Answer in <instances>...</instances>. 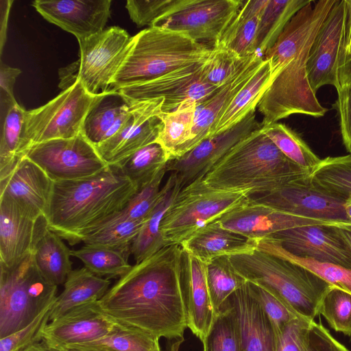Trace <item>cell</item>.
<instances>
[{"instance_id": "obj_1", "label": "cell", "mask_w": 351, "mask_h": 351, "mask_svg": "<svg viewBox=\"0 0 351 351\" xmlns=\"http://www.w3.org/2000/svg\"><path fill=\"white\" fill-rule=\"evenodd\" d=\"M182 247L167 245L132 265L99 300L102 311L119 324L158 338L184 337L187 328L180 285Z\"/></svg>"}, {"instance_id": "obj_2", "label": "cell", "mask_w": 351, "mask_h": 351, "mask_svg": "<svg viewBox=\"0 0 351 351\" xmlns=\"http://www.w3.org/2000/svg\"><path fill=\"white\" fill-rule=\"evenodd\" d=\"M336 1L311 0L264 56L269 63L271 81L257 106L263 115L261 126L293 114L319 118L328 111L311 86L307 62L313 43Z\"/></svg>"}, {"instance_id": "obj_3", "label": "cell", "mask_w": 351, "mask_h": 351, "mask_svg": "<svg viewBox=\"0 0 351 351\" xmlns=\"http://www.w3.org/2000/svg\"><path fill=\"white\" fill-rule=\"evenodd\" d=\"M136 191L114 165L92 177L55 181L46 215L48 228L74 245L123 210Z\"/></svg>"}, {"instance_id": "obj_4", "label": "cell", "mask_w": 351, "mask_h": 351, "mask_svg": "<svg viewBox=\"0 0 351 351\" xmlns=\"http://www.w3.org/2000/svg\"><path fill=\"white\" fill-rule=\"evenodd\" d=\"M309 175L288 159L260 128L236 144L203 181L214 189L251 195L274 191Z\"/></svg>"}, {"instance_id": "obj_5", "label": "cell", "mask_w": 351, "mask_h": 351, "mask_svg": "<svg viewBox=\"0 0 351 351\" xmlns=\"http://www.w3.org/2000/svg\"><path fill=\"white\" fill-rule=\"evenodd\" d=\"M236 271L280 299L298 315L314 320L331 286L304 267L258 248L229 256Z\"/></svg>"}, {"instance_id": "obj_6", "label": "cell", "mask_w": 351, "mask_h": 351, "mask_svg": "<svg viewBox=\"0 0 351 351\" xmlns=\"http://www.w3.org/2000/svg\"><path fill=\"white\" fill-rule=\"evenodd\" d=\"M212 47L179 32L149 27L134 36L133 46L110 90L146 82L182 66L204 62Z\"/></svg>"}, {"instance_id": "obj_7", "label": "cell", "mask_w": 351, "mask_h": 351, "mask_svg": "<svg viewBox=\"0 0 351 351\" xmlns=\"http://www.w3.org/2000/svg\"><path fill=\"white\" fill-rule=\"evenodd\" d=\"M0 339L29 324L50 306L58 286L40 271L33 252L11 266L0 264Z\"/></svg>"}, {"instance_id": "obj_8", "label": "cell", "mask_w": 351, "mask_h": 351, "mask_svg": "<svg viewBox=\"0 0 351 351\" xmlns=\"http://www.w3.org/2000/svg\"><path fill=\"white\" fill-rule=\"evenodd\" d=\"M249 202L245 192L212 189L197 180L181 189L162 221L166 245L181 243L199 229Z\"/></svg>"}, {"instance_id": "obj_9", "label": "cell", "mask_w": 351, "mask_h": 351, "mask_svg": "<svg viewBox=\"0 0 351 351\" xmlns=\"http://www.w3.org/2000/svg\"><path fill=\"white\" fill-rule=\"evenodd\" d=\"M104 93H89L77 79L73 85L63 90L47 104L26 110L19 148L20 158L34 144L73 138L82 134L87 114Z\"/></svg>"}, {"instance_id": "obj_10", "label": "cell", "mask_w": 351, "mask_h": 351, "mask_svg": "<svg viewBox=\"0 0 351 351\" xmlns=\"http://www.w3.org/2000/svg\"><path fill=\"white\" fill-rule=\"evenodd\" d=\"M78 43L77 80L92 95L110 91L112 82L133 46L134 36L112 26Z\"/></svg>"}, {"instance_id": "obj_11", "label": "cell", "mask_w": 351, "mask_h": 351, "mask_svg": "<svg viewBox=\"0 0 351 351\" xmlns=\"http://www.w3.org/2000/svg\"><path fill=\"white\" fill-rule=\"evenodd\" d=\"M240 0H179L151 27L181 33L195 42L213 45L233 21Z\"/></svg>"}, {"instance_id": "obj_12", "label": "cell", "mask_w": 351, "mask_h": 351, "mask_svg": "<svg viewBox=\"0 0 351 351\" xmlns=\"http://www.w3.org/2000/svg\"><path fill=\"white\" fill-rule=\"evenodd\" d=\"M23 156L38 165L53 182L92 177L109 167L82 133L73 138L34 144Z\"/></svg>"}, {"instance_id": "obj_13", "label": "cell", "mask_w": 351, "mask_h": 351, "mask_svg": "<svg viewBox=\"0 0 351 351\" xmlns=\"http://www.w3.org/2000/svg\"><path fill=\"white\" fill-rule=\"evenodd\" d=\"M249 201L302 217L351 225L343 207L346 199L316 186L309 176L268 193L249 195Z\"/></svg>"}, {"instance_id": "obj_14", "label": "cell", "mask_w": 351, "mask_h": 351, "mask_svg": "<svg viewBox=\"0 0 351 351\" xmlns=\"http://www.w3.org/2000/svg\"><path fill=\"white\" fill-rule=\"evenodd\" d=\"M204 62L182 66L160 77L124 87L118 91L128 104L163 100L162 112H172L187 102L194 103L197 106L219 88L201 80Z\"/></svg>"}, {"instance_id": "obj_15", "label": "cell", "mask_w": 351, "mask_h": 351, "mask_svg": "<svg viewBox=\"0 0 351 351\" xmlns=\"http://www.w3.org/2000/svg\"><path fill=\"white\" fill-rule=\"evenodd\" d=\"M255 111L250 112L232 128L204 140L185 154L167 162V171L176 175L182 189L197 180H203L236 144L261 128Z\"/></svg>"}, {"instance_id": "obj_16", "label": "cell", "mask_w": 351, "mask_h": 351, "mask_svg": "<svg viewBox=\"0 0 351 351\" xmlns=\"http://www.w3.org/2000/svg\"><path fill=\"white\" fill-rule=\"evenodd\" d=\"M163 100L129 103L130 113L119 131L97 146L108 165H114L139 149L155 143L162 128Z\"/></svg>"}, {"instance_id": "obj_17", "label": "cell", "mask_w": 351, "mask_h": 351, "mask_svg": "<svg viewBox=\"0 0 351 351\" xmlns=\"http://www.w3.org/2000/svg\"><path fill=\"white\" fill-rule=\"evenodd\" d=\"M119 326L102 311L97 301L49 322L43 330L42 341L49 348L60 351L106 336Z\"/></svg>"}, {"instance_id": "obj_18", "label": "cell", "mask_w": 351, "mask_h": 351, "mask_svg": "<svg viewBox=\"0 0 351 351\" xmlns=\"http://www.w3.org/2000/svg\"><path fill=\"white\" fill-rule=\"evenodd\" d=\"M267 239L277 241L289 253L351 269V248L335 226H306L275 233Z\"/></svg>"}, {"instance_id": "obj_19", "label": "cell", "mask_w": 351, "mask_h": 351, "mask_svg": "<svg viewBox=\"0 0 351 351\" xmlns=\"http://www.w3.org/2000/svg\"><path fill=\"white\" fill-rule=\"evenodd\" d=\"M53 184L38 165L23 156L0 178V197L10 199L32 218L46 217Z\"/></svg>"}, {"instance_id": "obj_20", "label": "cell", "mask_w": 351, "mask_h": 351, "mask_svg": "<svg viewBox=\"0 0 351 351\" xmlns=\"http://www.w3.org/2000/svg\"><path fill=\"white\" fill-rule=\"evenodd\" d=\"M217 221L223 228L256 241L280 231L300 226H346L337 222L286 213L250 201L226 213Z\"/></svg>"}, {"instance_id": "obj_21", "label": "cell", "mask_w": 351, "mask_h": 351, "mask_svg": "<svg viewBox=\"0 0 351 351\" xmlns=\"http://www.w3.org/2000/svg\"><path fill=\"white\" fill-rule=\"evenodd\" d=\"M33 7L47 21L78 41L102 32L110 16V0H36Z\"/></svg>"}, {"instance_id": "obj_22", "label": "cell", "mask_w": 351, "mask_h": 351, "mask_svg": "<svg viewBox=\"0 0 351 351\" xmlns=\"http://www.w3.org/2000/svg\"><path fill=\"white\" fill-rule=\"evenodd\" d=\"M345 17V1L337 0L311 46L307 62L311 86L316 94L322 86L341 87L338 57Z\"/></svg>"}, {"instance_id": "obj_23", "label": "cell", "mask_w": 351, "mask_h": 351, "mask_svg": "<svg viewBox=\"0 0 351 351\" xmlns=\"http://www.w3.org/2000/svg\"><path fill=\"white\" fill-rule=\"evenodd\" d=\"M180 285L186 324L203 341L215 318L206 280V264L182 248Z\"/></svg>"}, {"instance_id": "obj_24", "label": "cell", "mask_w": 351, "mask_h": 351, "mask_svg": "<svg viewBox=\"0 0 351 351\" xmlns=\"http://www.w3.org/2000/svg\"><path fill=\"white\" fill-rule=\"evenodd\" d=\"M45 217L34 219L0 197V264L11 266L32 252Z\"/></svg>"}, {"instance_id": "obj_25", "label": "cell", "mask_w": 351, "mask_h": 351, "mask_svg": "<svg viewBox=\"0 0 351 351\" xmlns=\"http://www.w3.org/2000/svg\"><path fill=\"white\" fill-rule=\"evenodd\" d=\"M229 300L236 310L239 322L241 351H276L277 334L251 293L247 282Z\"/></svg>"}, {"instance_id": "obj_26", "label": "cell", "mask_w": 351, "mask_h": 351, "mask_svg": "<svg viewBox=\"0 0 351 351\" xmlns=\"http://www.w3.org/2000/svg\"><path fill=\"white\" fill-rule=\"evenodd\" d=\"M258 241L228 230L216 220L199 229L181 243L182 249L207 264L223 256L249 253Z\"/></svg>"}, {"instance_id": "obj_27", "label": "cell", "mask_w": 351, "mask_h": 351, "mask_svg": "<svg viewBox=\"0 0 351 351\" xmlns=\"http://www.w3.org/2000/svg\"><path fill=\"white\" fill-rule=\"evenodd\" d=\"M263 61L264 57L258 54L231 80L196 106L192 136L187 147V152L208 138L217 119L237 93L252 77Z\"/></svg>"}, {"instance_id": "obj_28", "label": "cell", "mask_w": 351, "mask_h": 351, "mask_svg": "<svg viewBox=\"0 0 351 351\" xmlns=\"http://www.w3.org/2000/svg\"><path fill=\"white\" fill-rule=\"evenodd\" d=\"M111 281L99 277L85 267L73 269L62 293L51 308L49 322L56 320L82 305L101 300L110 289Z\"/></svg>"}, {"instance_id": "obj_29", "label": "cell", "mask_w": 351, "mask_h": 351, "mask_svg": "<svg viewBox=\"0 0 351 351\" xmlns=\"http://www.w3.org/2000/svg\"><path fill=\"white\" fill-rule=\"evenodd\" d=\"M181 189L176 175L171 173L161 188L155 206L132 244L131 255L133 256L135 263L141 262L166 245L160 232L162 221Z\"/></svg>"}, {"instance_id": "obj_30", "label": "cell", "mask_w": 351, "mask_h": 351, "mask_svg": "<svg viewBox=\"0 0 351 351\" xmlns=\"http://www.w3.org/2000/svg\"><path fill=\"white\" fill-rule=\"evenodd\" d=\"M270 81L269 63L264 59L252 77L237 93L217 119L208 138L232 128L243 120L250 112L256 110Z\"/></svg>"}, {"instance_id": "obj_31", "label": "cell", "mask_w": 351, "mask_h": 351, "mask_svg": "<svg viewBox=\"0 0 351 351\" xmlns=\"http://www.w3.org/2000/svg\"><path fill=\"white\" fill-rule=\"evenodd\" d=\"M32 252L41 274L56 286L64 285L73 270L71 250L60 237L49 229L47 222L38 234Z\"/></svg>"}, {"instance_id": "obj_32", "label": "cell", "mask_w": 351, "mask_h": 351, "mask_svg": "<svg viewBox=\"0 0 351 351\" xmlns=\"http://www.w3.org/2000/svg\"><path fill=\"white\" fill-rule=\"evenodd\" d=\"M196 106L194 103H184L176 110L162 112L158 116L162 121V128L156 142L166 151L169 160L180 157L187 152Z\"/></svg>"}, {"instance_id": "obj_33", "label": "cell", "mask_w": 351, "mask_h": 351, "mask_svg": "<svg viewBox=\"0 0 351 351\" xmlns=\"http://www.w3.org/2000/svg\"><path fill=\"white\" fill-rule=\"evenodd\" d=\"M145 221L132 219L122 210L86 234L82 242L119 250L131 255L132 244Z\"/></svg>"}, {"instance_id": "obj_34", "label": "cell", "mask_w": 351, "mask_h": 351, "mask_svg": "<svg viewBox=\"0 0 351 351\" xmlns=\"http://www.w3.org/2000/svg\"><path fill=\"white\" fill-rule=\"evenodd\" d=\"M130 106L119 91L102 95L92 107L84 123L82 134L95 147L106 141L119 117Z\"/></svg>"}, {"instance_id": "obj_35", "label": "cell", "mask_w": 351, "mask_h": 351, "mask_svg": "<svg viewBox=\"0 0 351 351\" xmlns=\"http://www.w3.org/2000/svg\"><path fill=\"white\" fill-rule=\"evenodd\" d=\"M159 338L142 330L119 324L112 332L65 350L88 351H161Z\"/></svg>"}, {"instance_id": "obj_36", "label": "cell", "mask_w": 351, "mask_h": 351, "mask_svg": "<svg viewBox=\"0 0 351 351\" xmlns=\"http://www.w3.org/2000/svg\"><path fill=\"white\" fill-rule=\"evenodd\" d=\"M311 0H269L260 17L257 33L258 53L264 57L276 43L292 17Z\"/></svg>"}, {"instance_id": "obj_37", "label": "cell", "mask_w": 351, "mask_h": 351, "mask_svg": "<svg viewBox=\"0 0 351 351\" xmlns=\"http://www.w3.org/2000/svg\"><path fill=\"white\" fill-rule=\"evenodd\" d=\"M257 248L296 263L317 275L329 285L351 293L350 269L311 258L295 256L285 250L277 241L271 239L258 241Z\"/></svg>"}, {"instance_id": "obj_38", "label": "cell", "mask_w": 351, "mask_h": 351, "mask_svg": "<svg viewBox=\"0 0 351 351\" xmlns=\"http://www.w3.org/2000/svg\"><path fill=\"white\" fill-rule=\"evenodd\" d=\"M71 254L94 274L108 279L120 278L132 267L128 262L130 254L110 247L84 245L71 250Z\"/></svg>"}, {"instance_id": "obj_39", "label": "cell", "mask_w": 351, "mask_h": 351, "mask_svg": "<svg viewBox=\"0 0 351 351\" xmlns=\"http://www.w3.org/2000/svg\"><path fill=\"white\" fill-rule=\"evenodd\" d=\"M263 132L278 149L299 167L311 173L321 159L302 138L287 125L274 122L261 126Z\"/></svg>"}, {"instance_id": "obj_40", "label": "cell", "mask_w": 351, "mask_h": 351, "mask_svg": "<svg viewBox=\"0 0 351 351\" xmlns=\"http://www.w3.org/2000/svg\"><path fill=\"white\" fill-rule=\"evenodd\" d=\"M169 157L155 142L132 154L114 166L138 188L150 181L167 166Z\"/></svg>"}, {"instance_id": "obj_41", "label": "cell", "mask_w": 351, "mask_h": 351, "mask_svg": "<svg viewBox=\"0 0 351 351\" xmlns=\"http://www.w3.org/2000/svg\"><path fill=\"white\" fill-rule=\"evenodd\" d=\"M206 280L215 314L223 308L230 297L247 282L234 268L228 256L215 258L206 264Z\"/></svg>"}, {"instance_id": "obj_42", "label": "cell", "mask_w": 351, "mask_h": 351, "mask_svg": "<svg viewBox=\"0 0 351 351\" xmlns=\"http://www.w3.org/2000/svg\"><path fill=\"white\" fill-rule=\"evenodd\" d=\"M309 177L316 186L346 199L351 195V155L321 159Z\"/></svg>"}, {"instance_id": "obj_43", "label": "cell", "mask_w": 351, "mask_h": 351, "mask_svg": "<svg viewBox=\"0 0 351 351\" xmlns=\"http://www.w3.org/2000/svg\"><path fill=\"white\" fill-rule=\"evenodd\" d=\"M202 342L203 351H241L239 322L236 310L229 300L215 314L211 327Z\"/></svg>"}, {"instance_id": "obj_44", "label": "cell", "mask_w": 351, "mask_h": 351, "mask_svg": "<svg viewBox=\"0 0 351 351\" xmlns=\"http://www.w3.org/2000/svg\"><path fill=\"white\" fill-rule=\"evenodd\" d=\"M258 54L242 58L229 49L214 45L210 54L202 65L201 80L219 88L231 80Z\"/></svg>"}, {"instance_id": "obj_45", "label": "cell", "mask_w": 351, "mask_h": 351, "mask_svg": "<svg viewBox=\"0 0 351 351\" xmlns=\"http://www.w3.org/2000/svg\"><path fill=\"white\" fill-rule=\"evenodd\" d=\"M25 110L18 103L2 116L0 141V178L7 174L21 158L19 148Z\"/></svg>"}, {"instance_id": "obj_46", "label": "cell", "mask_w": 351, "mask_h": 351, "mask_svg": "<svg viewBox=\"0 0 351 351\" xmlns=\"http://www.w3.org/2000/svg\"><path fill=\"white\" fill-rule=\"evenodd\" d=\"M326 319L335 331L351 337V293L337 287L330 286L323 295L318 315Z\"/></svg>"}, {"instance_id": "obj_47", "label": "cell", "mask_w": 351, "mask_h": 351, "mask_svg": "<svg viewBox=\"0 0 351 351\" xmlns=\"http://www.w3.org/2000/svg\"><path fill=\"white\" fill-rule=\"evenodd\" d=\"M259 20L260 17L244 21L234 19L219 41L214 45L229 49L242 58L258 53L257 33Z\"/></svg>"}, {"instance_id": "obj_48", "label": "cell", "mask_w": 351, "mask_h": 351, "mask_svg": "<svg viewBox=\"0 0 351 351\" xmlns=\"http://www.w3.org/2000/svg\"><path fill=\"white\" fill-rule=\"evenodd\" d=\"M247 285L251 293L269 318L278 337L288 323L301 317L267 290L250 282H247Z\"/></svg>"}, {"instance_id": "obj_49", "label": "cell", "mask_w": 351, "mask_h": 351, "mask_svg": "<svg viewBox=\"0 0 351 351\" xmlns=\"http://www.w3.org/2000/svg\"><path fill=\"white\" fill-rule=\"evenodd\" d=\"M166 167L150 181L137 189L123 210L132 219L145 220L155 206L160 193V184Z\"/></svg>"}, {"instance_id": "obj_50", "label": "cell", "mask_w": 351, "mask_h": 351, "mask_svg": "<svg viewBox=\"0 0 351 351\" xmlns=\"http://www.w3.org/2000/svg\"><path fill=\"white\" fill-rule=\"evenodd\" d=\"M53 304L25 327L0 339V351H21L41 341L43 330L49 322Z\"/></svg>"}, {"instance_id": "obj_51", "label": "cell", "mask_w": 351, "mask_h": 351, "mask_svg": "<svg viewBox=\"0 0 351 351\" xmlns=\"http://www.w3.org/2000/svg\"><path fill=\"white\" fill-rule=\"evenodd\" d=\"M178 1L179 0H128L125 8L130 19L138 27H151Z\"/></svg>"}, {"instance_id": "obj_52", "label": "cell", "mask_w": 351, "mask_h": 351, "mask_svg": "<svg viewBox=\"0 0 351 351\" xmlns=\"http://www.w3.org/2000/svg\"><path fill=\"white\" fill-rule=\"evenodd\" d=\"M313 320L298 317L288 323L278 337L276 351H304V338Z\"/></svg>"}, {"instance_id": "obj_53", "label": "cell", "mask_w": 351, "mask_h": 351, "mask_svg": "<svg viewBox=\"0 0 351 351\" xmlns=\"http://www.w3.org/2000/svg\"><path fill=\"white\" fill-rule=\"evenodd\" d=\"M345 1V17L338 57L341 86L351 83V0Z\"/></svg>"}, {"instance_id": "obj_54", "label": "cell", "mask_w": 351, "mask_h": 351, "mask_svg": "<svg viewBox=\"0 0 351 351\" xmlns=\"http://www.w3.org/2000/svg\"><path fill=\"white\" fill-rule=\"evenodd\" d=\"M337 92L332 108L337 111L343 143L351 155V83L341 86Z\"/></svg>"}, {"instance_id": "obj_55", "label": "cell", "mask_w": 351, "mask_h": 351, "mask_svg": "<svg viewBox=\"0 0 351 351\" xmlns=\"http://www.w3.org/2000/svg\"><path fill=\"white\" fill-rule=\"evenodd\" d=\"M304 351H350L322 324L311 323L304 338Z\"/></svg>"}, {"instance_id": "obj_56", "label": "cell", "mask_w": 351, "mask_h": 351, "mask_svg": "<svg viewBox=\"0 0 351 351\" xmlns=\"http://www.w3.org/2000/svg\"><path fill=\"white\" fill-rule=\"evenodd\" d=\"M21 73L19 69L11 67L1 62L0 66V104L1 111L6 112L17 104L13 88L17 77Z\"/></svg>"}, {"instance_id": "obj_57", "label": "cell", "mask_w": 351, "mask_h": 351, "mask_svg": "<svg viewBox=\"0 0 351 351\" xmlns=\"http://www.w3.org/2000/svg\"><path fill=\"white\" fill-rule=\"evenodd\" d=\"M269 0H250L243 3L234 20L244 21L254 18L261 17Z\"/></svg>"}, {"instance_id": "obj_58", "label": "cell", "mask_w": 351, "mask_h": 351, "mask_svg": "<svg viewBox=\"0 0 351 351\" xmlns=\"http://www.w3.org/2000/svg\"><path fill=\"white\" fill-rule=\"evenodd\" d=\"M13 1L10 0H1V31H0V51L1 54L2 53L4 43L6 40V30L8 25V21L10 14V10L12 6Z\"/></svg>"}, {"instance_id": "obj_59", "label": "cell", "mask_w": 351, "mask_h": 351, "mask_svg": "<svg viewBox=\"0 0 351 351\" xmlns=\"http://www.w3.org/2000/svg\"><path fill=\"white\" fill-rule=\"evenodd\" d=\"M337 228L351 248V225L337 226Z\"/></svg>"}, {"instance_id": "obj_60", "label": "cell", "mask_w": 351, "mask_h": 351, "mask_svg": "<svg viewBox=\"0 0 351 351\" xmlns=\"http://www.w3.org/2000/svg\"><path fill=\"white\" fill-rule=\"evenodd\" d=\"M184 341V337L175 339H169L165 351H180V346Z\"/></svg>"}, {"instance_id": "obj_61", "label": "cell", "mask_w": 351, "mask_h": 351, "mask_svg": "<svg viewBox=\"0 0 351 351\" xmlns=\"http://www.w3.org/2000/svg\"><path fill=\"white\" fill-rule=\"evenodd\" d=\"M21 351H57L49 348L43 341L36 343Z\"/></svg>"}, {"instance_id": "obj_62", "label": "cell", "mask_w": 351, "mask_h": 351, "mask_svg": "<svg viewBox=\"0 0 351 351\" xmlns=\"http://www.w3.org/2000/svg\"><path fill=\"white\" fill-rule=\"evenodd\" d=\"M343 207L348 219L351 221V195L346 198Z\"/></svg>"}, {"instance_id": "obj_63", "label": "cell", "mask_w": 351, "mask_h": 351, "mask_svg": "<svg viewBox=\"0 0 351 351\" xmlns=\"http://www.w3.org/2000/svg\"><path fill=\"white\" fill-rule=\"evenodd\" d=\"M58 351V350H57ZM60 351H88V350H62Z\"/></svg>"}]
</instances>
